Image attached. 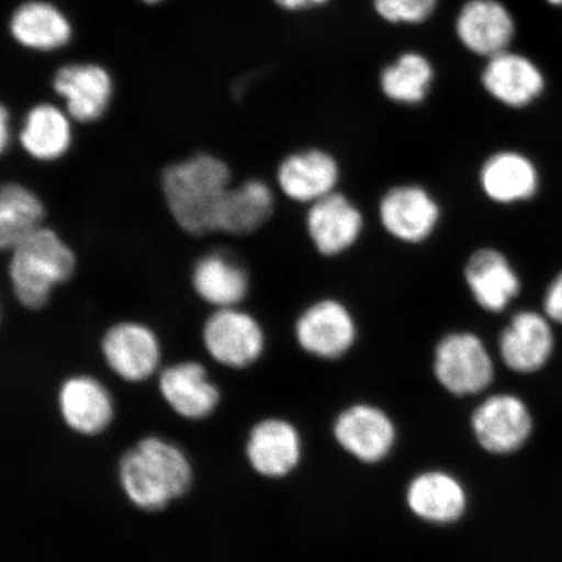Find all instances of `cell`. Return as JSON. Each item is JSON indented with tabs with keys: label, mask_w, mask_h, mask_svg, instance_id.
<instances>
[{
	"label": "cell",
	"mask_w": 562,
	"mask_h": 562,
	"mask_svg": "<svg viewBox=\"0 0 562 562\" xmlns=\"http://www.w3.org/2000/svg\"><path fill=\"white\" fill-rule=\"evenodd\" d=\"M438 0H372L374 10L386 23H425L437 9Z\"/></svg>",
	"instance_id": "29"
},
{
	"label": "cell",
	"mask_w": 562,
	"mask_h": 562,
	"mask_svg": "<svg viewBox=\"0 0 562 562\" xmlns=\"http://www.w3.org/2000/svg\"><path fill=\"white\" fill-rule=\"evenodd\" d=\"M46 207L41 196L21 182L10 181L0 191V246L9 251L23 238L44 227Z\"/></svg>",
	"instance_id": "28"
},
{
	"label": "cell",
	"mask_w": 562,
	"mask_h": 562,
	"mask_svg": "<svg viewBox=\"0 0 562 562\" xmlns=\"http://www.w3.org/2000/svg\"><path fill=\"white\" fill-rule=\"evenodd\" d=\"M551 323L544 313L521 311L513 314L498 336V351L505 367L519 374L542 369L553 353Z\"/></svg>",
	"instance_id": "15"
},
{
	"label": "cell",
	"mask_w": 562,
	"mask_h": 562,
	"mask_svg": "<svg viewBox=\"0 0 562 562\" xmlns=\"http://www.w3.org/2000/svg\"><path fill=\"white\" fill-rule=\"evenodd\" d=\"M191 283L196 297L214 308L240 306L250 292L248 271L223 251H211L196 259Z\"/></svg>",
	"instance_id": "23"
},
{
	"label": "cell",
	"mask_w": 562,
	"mask_h": 562,
	"mask_svg": "<svg viewBox=\"0 0 562 562\" xmlns=\"http://www.w3.org/2000/svg\"><path fill=\"white\" fill-rule=\"evenodd\" d=\"M462 283L473 304L486 314H503L522 293V278L497 246L482 245L462 265Z\"/></svg>",
	"instance_id": "9"
},
{
	"label": "cell",
	"mask_w": 562,
	"mask_h": 562,
	"mask_svg": "<svg viewBox=\"0 0 562 562\" xmlns=\"http://www.w3.org/2000/svg\"><path fill=\"white\" fill-rule=\"evenodd\" d=\"M435 82L431 61L419 53H405L379 76V89L386 101L417 108L427 101Z\"/></svg>",
	"instance_id": "27"
},
{
	"label": "cell",
	"mask_w": 562,
	"mask_h": 562,
	"mask_svg": "<svg viewBox=\"0 0 562 562\" xmlns=\"http://www.w3.org/2000/svg\"><path fill=\"white\" fill-rule=\"evenodd\" d=\"M456 33L467 50L490 59L508 52L516 26L507 7L497 0H469L457 16Z\"/></svg>",
	"instance_id": "19"
},
{
	"label": "cell",
	"mask_w": 562,
	"mask_h": 562,
	"mask_svg": "<svg viewBox=\"0 0 562 562\" xmlns=\"http://www.w3.org/2000/svg\"><path fill=\"white\" fill-rule=\"evenodd\" d=\"M475 179L483 199L498 207L530 202L542 187L536 161L510 147L488 153L477 166Z\"/></svg>",
	"instance_id": "11"
},
{
	"label": "cell",
	"mask_w": 562,
	"mask_h": 562,
	"mask_svg": "<svg viewBox=\"0 0 562 562\" xmlns=\"http://www.w3.org/2000/svg\"><path fill=\"white\" fill-rule=\"evenodd\" d=\"M280 9L286 11H300L326 4L328 0H273Z\"/></svg>",
	"instance_id": "32"
},
{
	"label": "cell",
	"mask_w": 562,
	"mask_h": 562,
	"mask_svg": "<svg viewBox=\"0 0 562 562\" xmlns=\"http://www.w3.org/2000/svg\"><path fill=\"white\" fill-rule=\"evenodd\" d=\"M543 313L552 323H558V325L562 326V271L546 288Z\"/></svg>",
	"instance_id": "30"
},
{
	"label": "cell",
	"mask_w": 562,
	"mask_h": 562,
	"mask_svg": "<svg viewBox=\"0 0 562 562\" xmlns=\"http://www.w3.org/2000/svg\"><path fill=\"white\" fill-rule=\"evenodd\" d=\"M344 167L339 156L326 146H305L288 153L277 167L278 191L288 201L311 206L340 191Z\"/></svg>",
	"instance_id": "7"
},
{
	"label": "cell",
	"mask_w": 562,
	"mask_h": 562,
	"mask_svg": "<svg viewBox=\"0 0 562 562\" xmlns=\"http://www.w3.org/2000/svg\"><path fill=\"white\" fill-rule=\"evenodd\" d=\"M53 87L55 93L65 100L67 114L80 124L101 121L114 95V82L108 70L91 63L59 68Z\"/></svg>",
	"instance_id": "13"
},
{
	"label": "cell",
	"mask_w": 562,
	"mask_h": 562,
	"mask_svg": "<svg viewBox=\"0 0 562 562\" xmlns=\"http://www.w3.org/2000/svg\"><path fill=\"white\" fill-rule=\"evenodd\" d=\"M101 353L115 375L128 383H143L160 367L161 346L158 335L145 323L123 321L102 336Z\"/></svg>",
	"instance_id": "12"
},
{
	"label": "cell",
	"mask_w": 562,
	"mask_h": 562,
	"mask_svg": "<svg viewBox=\"0 0 562 562\" xmlns=\"http://www.w3.org/2000/svg\"><path fill=\"white\" fill-rule=\"evenodd\" d=\"M277 209V194L269 182L251 178L232 184L215 217V234L248 236L263 228Z\"/></svg>",
	"instance_id": "21"
},
{
	"label": "cell",
	"mask_w": 562,
	"mask_h": 562,
	"mask_svg": "<svg viewBox=\"0 0 562 562\" xmlns=\"http://www.w3.org/2000/svg\"><path fill=\"white\" fill-rule=\"evenodd\" d=\"M407 505L425 521L451 524L467 509V492L452 475L442 472L420 474L407 488Z\"/></svg>",
	"instance_id": "25"
},
{
	"label": "cell",
	"mask_w": 562,
	"mask_h": 562,
	"mask_svg": "<svg viewBox=\"0 0 562 562\" xmlns=\"http://www.w3.org/2000/svg\"><path fill=\"white\" fill-rule=\"evenodd\" d=\"M472 426L476 440L487 452L509 454L529 439L532 422L521 400L495 395L476 407Z\"/></svg>",
	"instance_id": "14"
},
{
	"label": "cell",
	"mask_w": 562,
	"mask_h": 562,
	"mask_svg": "<svg viewBox=\"0 0 562 562\" xmlns=\"http://www.w3.org/2000/svg\"><path fill=\"white\" fill-rule=\"evenodd\" d=\"M335 438L356 459L374 463L395 446L396 430L389 416L375 406L356 405L335 422Z\"/></svg>",
	"instance_id": "22"
},
{
	"label": "cell",
	"mask_w": 562,
	"mask_h": 562,
	"mask_svg": "<svg viewBox=\"0 0 562 562\" xmlns=\"http://www.w3.org/2000/svg\"><path fill=\"white\" fill-rule=\"evenodd\" d=\"M117 480L133 507L160 512L191 491L193 467L173 442L145 437L119 460Z\"/></svg>",
	"instance_id": "1"
},
{
	"label": "cell",
	"mask_w": 562,
	"mask_h": 562,
	"mask_svg": "<svg viewBox=\"0 0 562 562\" xmlns=\"http://www.w3.org/2000/svg\"><path fill=\"white\" fill-rule=\"evenodd\" d=\"M379 227L406 248H420L438 236L445 206L437 193L419 181H402L384 189L376 202Z\"/></svg>",
	"instance_id": "4"
},
{
	"label": "cell",
	"mask_w": 562,
	"mask_h": 562,
	"mask_svg": "<svg viewBox=\"0 0 562 562\" xmlns=\"http://www.w3.org/2000/svg\"><path fill=\"white\" fill-rule=\"evenodd\" d=\"M481 82L492 100L513 110L529 108L546 87L542 70L530 59L509 50L487 59Z\"/></svg>",
	"instance_id": "18"
},
{
	"label": "cell",
	"mask_w": 562,
	"mask_h": 562,
	"mask_svg": "<svg viewBox=\"0 0 562 562\" xmlns=\"http://www.w3.org/2000/svg\"><path fill=\"white\" fill-rule=\"evenodd\" d=\"M548 3H551L553 5H562V0H547Z\"/></svg>",
	"instance_id": "33"
},
{
	"label": "cell",
	"mask_w": 562,
	"mask_h": 562,
	"mask_svg": "<svg viewBox=\"0 0 562 562\" xmlns=\"http://www.w3.org/2000/svg\"><path fill=\"white\" fill-rule=\"evenodd\" d=\"M158 386L165 403L188 420L206 419L221 404L220 389L196 361H182L161 370Z\"/></svg>",
	"instance_id": "16"
},
{
	"label": "cell",
	"mask_w": 562,
	"mask_h": 562,
	"mask_svg": "<svg viewBox=\"0 0 562 562\" xmlns=\"http://www.w3.org/2000/svg\"><path fill=\"white\" fill-rule=\"evenodd\" d=\"M12 122L9 110L3 105L0 111V150L4 154L12 144Z\"/></svg>",
	"instance_id": "31"
},
{
	"label": "cell",
	"mask_w": 562,
	"mask_h": 562,
	"mask_svg": "<svg viewBox=\"0 0 562 562\" xmlns=\"http://www.w3.org/2000/svg\"><path fill=\"white\" fill-rule=\"evenodd\" d=\"M231 186L229 166L210 153L175 161L160 176L168 213L182 231L194 237L215 234L217 209Z\"/></svg>",
	"instance_id": "2"
},
{
	"label": "cell",
	"mask_w": 562,
	"mask_h": 562,
	"mask_svg": "<svg viewBox=\"0 0 562 562\" xmlns=\"http://www.w3.org/2000/svg\"><path fill=\"white\" fill-rule=\"evenodd\" d=\"M293 333L305 353L334 361L353 349L360 329L348 301L325 294L302 308L294 321Z\"/></svg>",
	"instance_id": "5"
},
{
	"label": "cell",
	"mask_w": 562,
	"mask_h": 562,
	"mask_svg": "<svg viewBox=\"0 0 562 562\" xmlns=\"http://www.w3.org/2000/svg\"><path fill=\"white\" fill-rule=\"evenodd\" d=\"M209 356L224 368H250L265 353L266 333L255 315L240 306L214 308L202 326Z\"/></svg>",
	"instance_id": "10"
},
{
	"label": "cell",
	"mask_w": 562,
	"mask_h": 562,
	"mask_svg": "<svg viewBox=\"0 0 562 562\" xmlns=\"http://www.w3.org/2000/svg\"><path fill=\"white\" fill-rule=\"evenodd\" d=\"M143 2L149 3V4H156V3L161 2V0H143Z\"/></svg>",
	"instance_id": "34"
},
{
	"label": "cell",
	"mask_w": 562,
	"mask_h": 562,
	"mask_svg": "<svg viewBox=\"0 0 562 562\" xmlns=\"http://www.w3.org/2000/svg\"><path fill=\"white\" fill-rule=\"evenodd\" d=\"M302 453L300 434L290 422L267 418L251 427L245 445L246 459L255 472L279 480L297 468Z\"/></svg>",
	"instance_id": "20"
},
{
	"label": "cell",
	"mask_w": 562,
	"mask_h": 562,
	"mask_svg": "<svg viewBox=\"0 0 562 562\" xmlns=\"http://www.w3.org/2000/svg\"><path fill=\"white\" fill-rule=\"evenodd\" d=\"M304 229L323 259H340L358 248L368 229L360 203L342 189L305 207Z\"/></svg>",
	"instance_id": "6"
},
{
	"label": "cell",
	"mask_w": 562,
	"mask_h": 562,
	"mask_svg": "<svg viewBox=\"0 0 562 562\" xmlns=\"http://www.w3.org/2000/svg\"><path fill=\"white\" fill-rule=\"evenodd\" d=\"M434 372L448 392L468 396L487 389L494 379L495 367L480 335L452 331L442 336L435 347Z\"/></svg>",
	"instance_id": "8"
},
{
	"label": "cell",
	"mask_w": 562,
	"mask_h": 562,
	"mask_svg": "<svg viewBox=\"0 0 562 562\" xmlns=\"http://www.w3.org/2000/svg\"><path fill=\"white\" fill-rule=\"evenodd\" d=\"M10 30L18 44L37 52L58 50L72 38V26L65 13L42 0L21 4L13 12Z\"/></svg>",
	"instance_id": "26"
},
{
	"label": "cell",
	"mask_w": 562,
	"mask_h": 562,
	"mask_svg": "<svg viewBox=\"0 0 562 562\" xmlns=\"http://www.w3.org/2000/svg\"><path fill=\"white\" fill-rule=\"evenodd\" d=\"M13 296L27 311L48 305L56 288L74 277L75 251L56 232L41 227L9 250Z\"/></svg>",
	"instance_id": "3"
},
{
	"label": "cell",
	"mask_w": 562,
	"mask_h": 562,
	"mask_svg": "<svg viewBox=\"0 0 562 562\" xmlns=\"http://www.w3.org/2000/svg\"><path fill=\"white\" fill-rule=\"evenodd\" d=\"M60 417L69 430L82 437H98L111 426L115 405L105 385L90 375H74L59 386Z\"/></svg>",
	"instance_id": "17"
},
{
	"label": "cell",
	"mask_w": 562,
	"mask_h": 562,
	"mask_svg": "<svg viewBox=\"0 0 562 562\" xmlns=\"http://www.w3.org/2000/svg\"><path fill=\"white\" fill-rule=\"evenodd\" d=\"M72 117L53 103L42 102L26 112L18 139L32 159L41 164L65 158L74 145Z\"/></svg>",
	"instance_id": "24"
}]
</instances>
